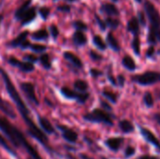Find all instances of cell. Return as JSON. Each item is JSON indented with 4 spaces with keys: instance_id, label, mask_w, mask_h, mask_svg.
<instances>
[{
    "instance_id": "1",
    "label": "cell",
    "mask_w": 160,
    "mask_h": 159,
    "mask_svg": "<svg viewBox=\"0 0 160 159\" xmlns=\"http://www.w3.org/2000/svg\"><path fill=\"white\" fill-rule=\"evenodd\" d=\"M0 74L4 80V82H5V86H6V89L9 95V97L12 98V100L14 101L16 107H17V110L19 111L22 120L24 121L25 125L27 126V129H28V133L29 135L35 139L36 141H38V142L51 155V156H53V154H55L53 148L50 145L49 143V139L48 137L45 135V133L34 123V121L32 120L31 116H30V112L26 107V105L24 104V102L22 101L21 96L19 95L18 91L16 90V88L14 87L12 82L10 81L8 75L6 73V71L3 69V68H0Z\"/></svg>"
},
{
    "instance_id": "2",
    "label": "cell",
    "mask_w": 160,
    "mask_h": 159,
    "mask_svg": "<svg viewBox=\"0 0 160 159\" xmlns=\"http://www.w3.org/2000/svg\"><path fill=\"white\" fill-rule=\"evenodd\" d=\"M0 130L6 135L14 148H22L32 159H43L34 146L27 141L23 133L7 119L0 117Z\"/></svg>"
},
{
    "instance_id": "3",
    "label": "cell",
    "mask_w": 160,
    "mask_h": 159,
    "mask_svg": "<svg viewBox=\"0 0 160 159\" xmlns=\"http://www.w3.org/2000/svg\"><path fill=\"white\" fill-rule=\"evenodd\" d=\"M144 8L150 21L148 42L151 44H156L160 40V14L156 7L148 0L144 3Z\"/></svg>"
},
{
    "instance_id": "4",
    "label": "cell",
    "mask_w": 160,
    "mask_h": 159,
    "mask_svg": "<svg viewBox=\"0 0 160 159\" xmlns=\"http://www.w3.org/2000/svg\"><path fill=\"white\" fill-rule=\"evenodd\" d=\"M83 119L90 123L104 124L107 126H113L112 116L101 109H95L91 112H88L83 115Z\"/></svg>"
},
{
    "instance_id": "5",
    "label": "cell",
    "mask_w": 160,
    "mask_h": 159,
    "mask_svg": "<svg viewBox=\"0 0 160 159\" xmlns=\"http://www.w3.org/2000/svg\"><path fill=\"white\" fill-rule=\"evenodd\" d=\"M132 81L141 85H151L160 82V72L147 71L142 74L134 75Z\"/></svg>"
},
{
    "instance_id": "6",
    "label": "cell",
    "mask_w": 160,
    "mask_h": 159,
    "mask_svg": "<svg viewBox=\"0 0 160 159\" xmlns=\"http://www.w3.org/2000/svg\"><path fill=\"white\" fill-rule=\"evenodd\" d=\"M61 94L68 99H76L79 103L82 104L85 103L86 100L89 97V94L88 93H76L75 91H72L71 89L68 88V87H62L61 88Z\"/></svg>"
},
{
    "instance_id": "7",
    "label": "cell",
    "mask_w": 160,
    "mask_h": 159,
    "mask_svg": "<svg viewBox=\"0 0 160 159\" xmlns=\"http://www.w3.org/2000/svg\"><path fill=\"white\" fill-rule=\"evenodd\" d=\"M57 128L60 130L61 135L65 141H67L69 143L77 142L79 135L75 130H73L72 128H70L67 126H64V125H57Z\"/></svg>"
},
{
    "instance_id": "8",
    "label": "cell",
    "mask_w": 160,
    "mask_h": 159,
    "mask_svg": "<svg viewBox=\"0 0 160 159\" xmlns=\"http://www.w3.org/2000/svg\"><path fill=\"white\" fill-rule=\"evenodd\" d=\"M20 87L22 89V91H23L24 95L26 96V97L35 105H38L39 102L37 98V96L35 94V88L34 85L31 82H22L20 84Z\"/></svg>"
},
{
    "instance_id": "9",
    "label": "cell",
    "mask_w": 160,
    "mask_h": 159,
    "mask_svg": "<svg viewBox=\"0 0 160 159\" xmlns=\"http://www.w3.org/2000/svg\"><path fill=\"white\" fill-rule=\"evenodd\" d=\"M140 132L142 134V136L143 137V139L150 144H152L154 147H156L158 150L160 151V142L159 140L153 134V132L151 130H149L146 127H140Z\"/></svg>"
},
{
    "instance_id": "10",
    "label": "cell",
    "mask_w": 160,
    "mask_h": 159,
    "mask_svg": "<svg viewBox=\"0 0 160 159\" xmlns=\"http://www.w3.org/2000/svg\"><path fill=\"white\" fill-rule=\"evenodd\" d=\"M36 14H37V12H36L35 7H28L15 17L18 20H21L22 24H27L28 22H32L36 18Z\"/></svg>"
},
{
    "instance_id": "11",
    "label": "cell",
    "mask_w": 160,
    "mask_h": 159,
    "mask_svg": "<svg viewBox=\"0 0 160 159\" xmlns=\"http://www.w3.org/2000/svg\"><path fill=\"white\" fill-rule=\"evenodd\" d=\"M8 62L13 67H18L23 72H30V71L34 70V66L30 62H22V61H19L18 59L14 58V57L8 58Z\"/></svg>"
},
{
    "instance_id": "12",
    "label": "cell",
    "mask_w": 160,
    "mask_h": 159,
    "mask_svg": "<svg viewBox=\"0 0 160 159\" xmlns=\"http://www.w3.org/2000/svg\"><path fill=\"white\" fill-rule=\"evenodd\" d=\"M125 139L122 137H113V138H109L105 141V145L112 152H118L124 143Z\"/></svg>"
},
{
    "instance_id": "13",
    "label": "cell",
    "mask_w": 160,
    "mask_h": 159,
    "mask_svg": "<svg viewBox=\"0 0 160 159\" xmlns=\"http://www.w3.org/2000/svg\"><path fill=\"white\" fill-rule=\"evenodd\" d=\"M38 124L40 127L46 134H55V128L52 127V125L47 118L38 116Z\"/></svg>"
},
{
    "instance_id": "14",
    "label": "cell",
    "mask_w": 160,
    "mask_h": 159,
    "mask_svg": "<svg viewBox=\"0 0 160 159\" xmlns=\"http://www.w3.org/2000/svg\"><path fill=\"white\" fill-rule=\"evenodd\" d=\"M0 111L9 118L14 119L16 117V114H15L13 109L11 108V106L8 102H6L1 97H0Z\"/></svg>"
},
{
    "instance_id": "15",
    "label": "cell",
    "mask_w": 160,
    "mask_h": 159,
    "mask_svg": "<svg viewBox=\"0 0 160 159\" xmlns=\"http://www.w3.org/2000/svg\"><path fill=\"white\" fill-rule=\"evenodd\" d=\"M64 57L68 62H70L72 65H74L76 67H78V68H82V60L76 54H74L73 52H64Z\"/></svg>"
},
{
    "instance_id": "16",
    "label": "cell",
    "mask_w": 160,
    "mask_h": 159,
    "mask_svg": "<svg viewBox=\"0 0 160 159\" xmlns=\"http://www.w3.org/2000/svg\"><path fill=\"white\" fill-rule=\"evenodd\" d=\"M101 10L109 16H117L119 14L118 8L114 5L109 4V3L103 4L101 6Z\"/></svg>"
},
{
    "instance_id": "17",
    "label": "cell",
    "mask_w": 160,
    "mask_h": 159,
    "mask_svg": "<svg viewBox=\"0 0 160 159\" xmlns=\"http://www.w3.org/2000/svg\"><path fill=\"white\" fill-rule=\"evenodd\" d=\"M118 125H119V128L121 129V131L123 133L128 134V133H131L135 130L134 125L128 120H121Z\"/></svg>"
},
{
    "instance_id": "18",
    "label": "cell",
    "mask_w": 160,
    "mask_h": 159,
    "mask_svg": "<svg viewBox=\"0 0 160 159\" xmlns=\"http://www.w3.org/2000/svg\"><path fill=\"white\" fill-rule=\"evenodd\" d=\"M139 21L137 18H132L128 23V30L132 33L134 36H139L140 33V25H139Z\"/></svg>"
},
{
    "instance_id": "19",
    "label": "cell",
    "mask_w": 160,
    "mask_h": 159,
    "mask_svg": "<svg viewBox=\"0 0 160 159\" xmlns=\"http://www.w3.org/2000/svg\"><path fill=\"white\" fill-rule=\"evenodd\" d=\"M73 41L77 46H82L87 42V38L82 31L77 30L73 35Z\"/></svg>"
},
{
    "instance_id": "20",
    "label": "cell",
    "mask_w": 160,
    "mask_h": 159,
    "mask_svg": "<svg viewBox=\"0 0 160 159\" xmlns=\"http://www.w3.org/2000/svg\"><path fill=\"white\" fill-rule=\"evenodd\" d=\"M122 64H123V66H124L127 69H128V70L133 71V70L136 69V64H135L133 58L130 57V56H128V55H126V56L123 58Z\"/></svg>"
},
{
    "instance_id": "21",
    "label": "cell",
    "mask_w": 160,
    "mask_h": 159,
    "mask_svg": "<svg viewBox=\"0 0 160 159\" xmlns=\"http://www.w3.org/2000/svg\"><path fill=\"white\" fill-rule=\"evenodd\" d=\"M107 41L109 43V46L113 50V51H120V45L117 41V39L115 38V37L112 35V33H109L107 36Z\"/></svg>"
},
{
    "instance_id": "22",
    "label": "cell",
    "mask_w": 160,
    "mask_h": 159,
    "mask_svg": "<svg viewBox=\"0 0 160 159\" xmlns=\"http://www.w3.org/2000/svg\"><path fill=\"white\" fill-rule=\"evenodd\" d=\"M0 147H2L3 149H5V150H6L8 153H9L11 156L17 157V153H16V151L13 150V148H11V147L9 146V144L7 142L6 139H5L1 134H0Z\"/></svg>"
},
{
    "instance_id": "23",
    "label": "cell",
    "mask_w": 160,
    "mask_h": 159,
    "mask_svg": "<svg viewBox=\"0 0 160 159\" xmlns=\"http://www.w3.org/2000/svg\"><path fill=\"white\" fill-rule=\"evenodd\" d=\"M49 37L48 31L46 29H40L38 31H36L35 33H33L32 37L36 40H43V39H47Z\"/></svg>"
},
{
    "instance_id": "24",
    "label": "cell",
    "mask_w": 160,
    "mask_h": 159,
    "mask_svg": "<svg viewBox=\"0 0 160 159\" xmlns=\"http://www.w3.org/2000/svg\"><path fill=\"white\" fill-rule=\"evenodd\" d=\"M27 35H28V32H23V33L20 34L16 38H14V39L9 43V44H10V46H12V47L21 46V44H22V43L26 39Z\"/></svg>"
},
{
    "instance_id": "25",
    "label": "cell",
    "mask_w": 160,
    "mask_h": 159,
    "mask_svg": "<svg viewBox=\"0 0 160 159\" xmlns=\"http://www.w3.org/2000/svg\"><path fill=\"white\" fill-rule=\"evenodd\" d=\"M74 87L77 91L81 92V93H84L87 91L88 89V84L85 81L82 80H78L74 82Z\"/></svg>"
},
{
    "instance_id": "26",
    "label": "cell",
    "mask_w": 160,
    "mask_h": 159,
    "mask_svg": "<svg viewBox=\"0 0 160 159\" xmlns=\"http://www.w3.org/2000/svg\"><path fill=\"white\" fill-rule=\"evenodd\" d=\"M93 42H94V44H95L99 50L104 51V50L107 49V45H106V43L104 42V40L102 39V37H101L100 36H95V37H93Z\"/></svg>"
},
{
    "instance_id": "27",
    "label": "cell",
    "mask_w": 160,
    "mask_h": 159,
    "mask_svg": "<svg viewBox=\"0 0 160 159\" xmlns=\"http://www.w3.org/2000/svg\"><path fill=\"white\" fill-rule=\"evenodd\" d=\"M131 46L133 48L134 52L137 55H140V53H141V40H140L139 36H134V38L132 40Z\"/></svg>"
},
{
    "instance_id": "28",
    "label": "cell",
    "mask_w": 160,
    "mask_h": 159,
    "mask_svg": "<svg viewBox=\"0 0 160 159\" xmlns=\"http://www.w3.org/2000/svg\"><path fill=\"white\" fill-rule=\"evenodd\" d=\"M40 60V63L42 64V66L46 68V69H50L51 67H52V64H51V61H50V57L47 53H44L40 56L39 58Z\"/></svg>"
},
{
    "instance_id": "29",
    "label": "cell",
    "mask_w": 160,
    "mask_h": 159,
    "mask_svg": "<svg viewBox=\"0 0 160 159\" xmlns=\"http://www.w3.org/2000/svg\"><path fill=\"white\" fill-rule=\"evenodd\" d=\"M143 102L144 104L148 107V108H152L154 106V98L151 93L147 92L144 94L143 96Z\"/></svg>"
},
{
    "instance_id": "30",
    "label": "cell",
    "mask_w": 160,
    "mask_h": 159,
    "mask_svg": "<svg viewBox=\"0 0 160 159\" xmlns=\"http://www.w3.org/2000/svg\"><path fill=\"white\" fill-rule=\"evenodd\" d=\"M102 95H103L108 100H110L112 103H116V102H117V96H116L114 93H112V92H111V91L105 90V91H103Z\"/></svg>"
},
{
    "instance_id": "31",
    "label": "cell",
    "mask_w": 160,
    "mask_h": 159,
    "mask_svg": "<svg viewBox=\"0 0 160 159\" xmlns=\"http://www.w3.org/2000/svg\"><path fill=\"white\" fill-rule=\"evenodd\" d=\"M105 22H106V25H108L112 29H116L119 26V23H120V22L118 20L113 19V18H111V17L107 18V20H106Z\"/></svg>"
},
{
    "instance_id": "32",
    "label": "cell",
    "mask_w": 160,
    "mask_h": 159,
    "mask_svg": "<svg viewBox=\"0 0 160 159\" xmlns=\"http://www.w3.org/2000/svg\"><path fill=\"white\" fill-rule=\"evenodd\" d=\"M135 153H136V149L133 146H128L125 149V152H124L125 158H129V157H133L135 155Z\"/></svg>"
},
{
    "instance_id": "33",
    "label": "cell",
    "mask_w": 160,
    "mask_h": 159,
    "mask_svg": "<svg viewBox=\"0 0 160 159\" xmlns=\"http://www.w3.org/2000/svg\"><path fill=\"white\" fill-rule=\"evenodd\" d=\"M30 47L32 51L35 52H43L46 51V46L41 45V44H33V45H30Z\"/></svg>"
},
{
    "instance_id": "34",
    "label": "cell",
    "mask_w": 160,
    "mask_h": 159,
    "mask_svg": "<svg viewBox=\"0 0 160 159\" xmlns=\"http://www.w3.org/2000/svg\"><path fill=\"white\" fill-rule=\"evenodd\" d=\"M74 26L79 31H84V30L87 29V25L83 22H82V21H76V22H74Z\"/></svg>"
},
{
    "instance_id": "35",
    "label": "cell",
    "mask_w": 160,
    "mask_h": 159,
    "mask_svg": "<svg viewBox=\"0 0 160 159\" xmlns=\"http://www.w3.org/2000/svg\"><path fill=\"white\" fill-rule=\"evenodd\" d=\"M30 4H31V0H27L26 2H24V3L20 7V8H18V10L15 12V16L19 15L21 12H22L23 10H25L26 8H28V7H29V6H30Z\"/></svg>"
},
{
    "instance_id": "36",
    "label": "cell",
    "mask_w": 160,
    "mask_h": 159,
    "mask_svg": "<svg viewBox=\"0 0 160 159\" xmlns=\"http://www.w3.org/2000/svg\"><path fill=\"white\" fill-rule=\"evenodd\" d=\"M39 13H40V15L42 16V18L46 20V19L48 18L49 14H50V9H49L48 7H41V8L39 9Z\"/></svg>"
},
{
    "instance_id": "37",
    "label": "cell",
    "mask_w": 160,
    "mask_h": 159,
    "mask_svg": "<svg viewBox=\"0 0 160 159\" xmlns=\"http://www.w3.org/2000/svg\"><path fill=\"white\" fill-rule=\"evenodd\" d=\"M50 30H51V34H52V37H54V38H56L57 37H58V35H59V30H58V28H57V26L56 25H52L51 27H50Z\"/></svg>"
},
{
    "instance_id": "38",
    "label": "cell",
    "mask_w": 160,
    "mask_h": 159,
    "mask_svg": "<svg viewBox=\"0 0 160 159\" xmlns=\"http://www.w3.org/2000/svg\"><path fill=\"white\" fill-rule=\"evenodd\" d=\"M90 56H91V58H92L93 60H95V61H98V60H101V59H102V56H101L100 54L97 53V52H94V51H91V52H90Z\"/></svg>"
},
{
    "instance_id": "39",
    "label": "cell",
    "mask_w": 160,
    "mask_h": 159,
    "mask_svg": "<svg viewBox=\"0 0 160 159\" xmlns=\"http://www.w3.org/2000/svg\"><path fill=\"white\" fill-rule=\"evenodd\" d=\"M96 19H97V22H98L99 27H100L102 30H105V29H106V26H107V25H106V22H103V21H102V20H101L98 15L96 16Z\"/></svg>"
},
{
    "instance_id": "40",
    "label": "cell",
    "mask_w": 160,
    "mask_h": 159,
    "mask_svg": "<svg viewBox=\"0 0 160 159\" xmlns=\"http://www.w3.org/2000/svg\"><path fill=\"white\" fill-rule=\"evenodd\" d=\"M138 15H139V22L142 23V25H144L145 22H146V20H145V16H144L143 12L140 11V12L138 13Z\"/></svg>"
},
{
    "instance_id": "41",
    "label": "cell",
    "mask_w": 160,
    "mask_h": 159,
    "mask_svg": "<svg viewBox=\"0 0 160 159\" xmlns=\"http://www.w3.org/2000/svg\"><path fill=\"white\" fill-rule=\"evenodd\" d=\"M24 59H25L27 62H30V63H35V62L38 61V58H37L36 56L32 55V54H29V55L24 56Z\"/></svg>"
},
{
    "instance_id": "42",
    "label": "cell",
    "mask_w": 160,
    "mask_h": 159,
    "mask_svg": "<svg viewBox=\"0 0 160 159\" xmlns=\"http://www.w3.org/2000/svg\"><path fill=\"white\" fill-rule=\"evenodd\" d=\"M100 104H101L102 108H103V109H105L106 111H108V112H112V107H111L107 102H105V101L101 100V101H100Z\"/></svg>"
},
{
    "instance_id": "43",
    "label": "cell",
    "mask_w": 160,
    "mask_h": 159,
    "mask_svg": "<svg viewBox=\"0 0 160 159\" xmlns=\"http://www.w3.org/2000/svg\"><path fill=\"white\" fill-rule=\"evenodd\" d=\"M154 52H155V48H154V46H150L149 49H148L147 52H146V56L150 58V57H152V56L154 55Z\"/></svg>"
},
{
    "instance_id": "44",
    "label": "cell",
    "mask_w": 160,
    "mask_h": 159,
    "mask_svg": "<svg viewBox=\"0 0 160 159\" xmlns=\"http://www.w3.org/2000/svg\"><path fill=\"white\" fill-rule=\"evenodd\" d=\"M90 73H91V75H92L93 77H98V76H100V75L102 74V72H100L99 70H98V69H96V68H92V69L90 70Z\"/></svg>"
},
{
    "instance_id": "45",
    "label": "cell",
    "mask_w": 160,
    "mask_h": 159,
    "mask_svg": "<svg viewBox=\"0 0 160 159\" xmlns=\"http://www.w3.org/2000/svg\"><path fill=\"white\" fill-rule=\"evenodd\" d=\"M58 9L61 10V11H66V12H68V11L70 10V7H69V6H59V7H58Z\"/></svg>"
},
{
    "instance_id": "46",
    "label": "cell",
    "mask_w": 160,
    "mask_h": 159,
    "mask_svg": "<svg viewBox=\"0 0 160 159\" xmlns=\"http://www.w3.org/2000/svg\"><path fill=\"white\" fill-rule=\"evenodd\" d=\"M118 83H119L120 86H123L124 85V83H125V78H124L123 75H119L118 76Z\"/></svg>"
},
{
    "instance_id": "47",
    "label": "cell",
    "mask_w": 160,
    "mask_h": 159,
    "mask_svg": "<svg viewBox=\"0 0 160 159\" xmlns=\"http://www.w3.org/2000/svg\"><path fill=\"white\" fill-rule=\"evenodd\" d=\"M138 159H159L157 157H151V156H148V155H144V156H142L140 157Z\"/></svg>"
},
{
    "instance_id": "48",
    "label": "cell",
    "mask_w": 160,
    "mask_h": 159,
    "mask_svg": "<svg viewBox=\"0 0 160 159\" xmlns=\"http://www.w3.org/2000/svg\"><path fill=\"white\" fill-rule=\"evenodd\" d=\"M30 45H31V44H30V42H29V41H27V40L25 39V40L21 44V47H22V48H23V49H25V48H27V47H30Z\"/></svg>"
},
{
    "instance_id": "49",
    "label": "cell",
    "mask_w": 160,
    "mask_h": 159,
    "mask_svg": "<svg viewBox=\"0 0 160 159\" xmlns=\"http://www.w3.org/2000/svg\"><path fill=\"white\" fill-rule=\"evenodd\" d=\"M154 119H155V121L160 126V113H156L154 115Z\"/></svg>"
},
{
    "instance_id": "50",
    "label": "cell",
    "mask_w": 160,
    "mask_h": 159,
    "mask_svg": "<svg viewBox=\"0 0 160 159\" xmlns=\"http://www.w3.org/2000/svg\"><path fill=\"white\" fill-rule=\"evenodd\" d=\"M80 157L82 159H94L92 158V157H88L87 155H84V154H81L80 155Z\"/></svg>"
},
{
    "instance_id": "51",
    "label": "cell",
    "mask_w": 160,
    "mask_h": 159,
    "mask_svg": "<svg viewBox=\"0 0 160 159\" xmlns=\"http://www.w3.org/2000/svg\"><path fill=\"white\" fill-rule=\"evenodd\" d=\"M109 80H110V81H111V82H112V84H113V85H116V84H117L116 81H115V80H114V79H113V78H112V77L111 75L109 76Z\"/></svg>"
},
{
    "instance_id": "52",
    "label": "cell",
    "mask_w": 160,
    "mask_h": 159,
    "mask_svg": "<svg viewBox=\"0 0 160 159\" xmlns=\"http://www.w3.org/2000/svg\"><path fill=\"white\" fill-rule=\"evenodd\" d=\"M65 158L66 159H77V158H75L74 157H72L71 155H69V154H67V155H66V157H65Z\"/></svg>"
},
{
    "instance_id": "53",
    "label": "cell",
    "mask_w": 160,
    "mask_h": 159,
    "mask_svg": "<svg viewBox=\"0 0 160 159\" xmlns=\"http://www.w3.org/2000/svg\"><path fill=\"white\" fill-rule=\"evenodd\" d=\"M2 19H3V16L0 15V23H1V22H2Z\"/></svg>"
},
{
    "instance_id": "54",
    "label": "cell",
    "mask_w": 160,
    "mask_h": 159,
    "mask_svg": "<svg viewBox=\"0 0 160 159\" xmlns=\"http://www.w3.org/2000/svg\"><path fill=\"white\" fill-rule=\"evenodd\" d=\"M136 2H138V3H141V2H142V0H136Z\"/></svg>"
},
{
    "instance_id": "55",
    "label": "cell",
    "mask_w": 160,
    "mask_h": 159,
    "mask_svg": "<svg viewBox=\"0 0 160 159\" xmlns=\"http://www.w3.org/2000/svg\"><path fill=\"white\" fill-rule=\"evenodd\" d=\"M68 1H75V0H68Z\"/></svg>"
},
{
    "instance_id": "56",
    "label": "cell",
    "mask_w": 160,
    "mask_h": 159,
    "mask_svg": "<svg viewBox=\"0 0 160 159\" xmlns=\"http://www.w3.org/2000/svg\"><path fill=\"white\" fill-rule=\"evenodd\" d=\"M112 1H118V0H112Z\"/></svg>"
},
{
    "instance_id": "57",
    "label": "cell",
    "mask_w": 160,
    "mask_h": 159,
    "mask_svg": "<svg viewBox=\"0 0 160 159\" xmlns=\"http://www.w3.org/2000/svg\"><path fill=\"white\" fill-rule=\"evenodd\" d=\"M27 159H32V158H31V157H29V158H27Z\"/></svg>"
},
{
    "instance_id": "58",
    "label": "cell",
    "mask_w": 160,
    "mask_h": 159,
    "mask_svg": "<svg viewBox=\"0 0 160 159\" xmlns=\"http://www.w3.org/2000/svg\"><path fill=\"white\" fill-rule=\"evenodd\" d=\"M159 97H160V93H159Z\"/></svg>"
}]
</instances>
